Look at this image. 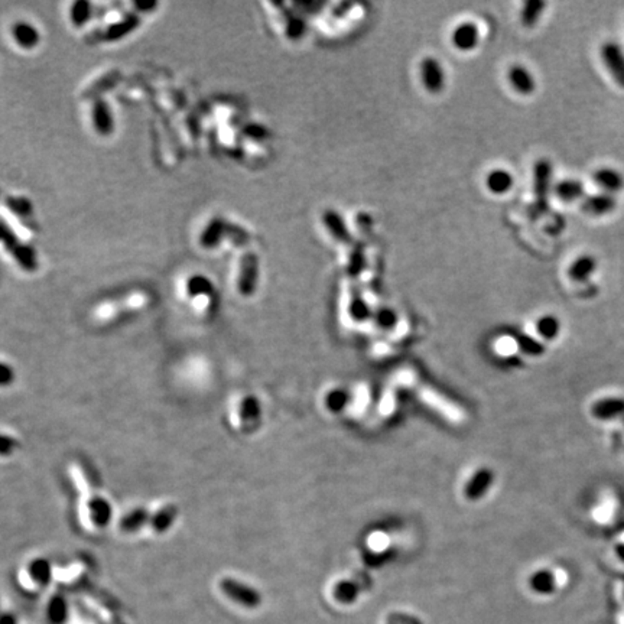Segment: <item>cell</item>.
<instances>
[{"instance_id":"6da1fadb","label":"cell","mask_w":624,"mask_h":624,"mask_svg":"<svg viewBox=\"0 0 624 624\" xmlns=\"http://www.w3.org/2000/svg\"><path fill=\"white\" fill-rule=\"evenodd\" d=\"M80 522L87 531L105 529L112 520L113 510L110 501L96 493L80 497Z\"/></svg>"},{"instance_id":"7a4b0ae2","label":"cell","mask_w":624,"mask_h":624,"mask_svg":"<svg viewBox=\"0 0 624 624\" xmlns=\"http://www.w3.org/2000/svg\"><path fill=\"white\" fill-rule=\"evenodd\" d=\"M411 382L415 386L418 396L422 399L427 404H429L431 408H434L438 412H441L448 420H451V422H454V424L464 422L465 412L463 409H460L457 404L449 402L447 398H444L438 392H435L429 386H425L416 380H411Z\"/></svg>"},{"instance_id":"3957f363","label":"cell","mask_w":624,"mask_h":624,"mask_svg":"<svg viewBox=\"0 0 624 624\" xmlns=\"http://www.w3.org/2000/svg\"><path fill=\"white\" fill-rule=\"evenodd\" d=\"M552 163L548 159L537 161L533 168V194L535 207L539 213H545L549 207V193L552 182Z\"/></svg>"},{"instance_id":"277c9868","label":"cell","mask_w":624,"mask_h":624,"mask_svg":"<svg viewBox=\"0 0 624 624\" xmlns=\"http://www.w3.org/2000/svg\"><path fill=\"white\" fill-rule=\"evenodd\" d=\"M222 593L246 609H258L262 604V596L256 588H253L244 582H240L234 578H224L220 582Z\"/></svg>"},{"instance_id":"5b68a950","label":"cell","mask_w":624,"mask_h":624,"mask_svg":"<svg viewBox=\"0 0 624 624\" xmlns=\"http://www.w3.org/2000/svg\"><path fill=\"white\" fill-rule=\"evenodd\" d=\"M601 60L605 65L607 71L614 78L621 89H624V51L623 48L614 42L609 41L601 45Z\"/></svg>"},{"instance_id":"8992f818","label":"cell","mask_w":624,"mask_h":624,"mask_svg":"<svg viewBox=\"0 0 624 624\" xmlns=\"http://www.w3.org/2000/svg\"><path fill=\"white\" fill-rule=\"evenodd\" d=\"M259 279V259L255 253L247 251L240 260V275H239V292L243 296H250L255 294Z\"/></svg>"},{"instance_id":"52a82bcc","label":"cell","mask_w":624,"mask_h":624,"mask_svg":"<svg viewBox=\"0 0 624 624\" xmlns=\"http://www.w3.org/2000/svg\"><path fill=\"white\" fill-rule=\"evenodd\" d=\"M0 240L5 243L8 250L25 271H35L37 259L33 256V251L26 246H21L18 239L15 238L13 233L3 223H0Z\"/></svg>"},{"instance_id":"ba28073f","label":"cell","mask_w":624,"mask_h":624,"mask_svg":"<svg viewBox=\"0 0 624 624\" xmlns=\"http://www.w3.org/2000/svg\"><path fill=\"white\" fill-rule=\"evenodd\" d=\"M259 418H260L259 402L255 398L246 396L240 399V402L238 403V408L234 409L231 419L234 425L242 427V429H247L256 427V424L259 422Z\"/></svg>"},{"instance_id":"9c48e42d","label":"cell","mask_w":624,"mask_h":624,"mask_svg":"<svg viewBox=\"0 0 624 624\" xmlns=\"http://www.w3.org/2000/svg\"><path fill=\"white\" fill-rule=\"evenodd\" d=\"M420 75H422V82L428 91L431 93H440L443 91L445 86V74L441 64L436 60L428 57L422 61L420 65Z\"/></svg>"},{"instance_id":"30bf717a","label":"cell","mask_w":624,"mask_h":624,"mask_svg":"<svg viewBox=\"0 0 624 624\" xmlns=\"http://www.w3.org/2000/svg\"><path fill=\"white\" fill-rule=\"evenodd\" d=\"M178 516V509L175 504H165L159 508L157 512L150 513L149 522H148V531L150 535H163L171 529V526L175 524V519Z\"/></svg>"},{"instance_id":"8fae6325","label":"cell","mask_w":624,"mask_h":624,"mask_svg":"<svg viewBox=\"0 0 624 624\" xmlns=\"http://www.w3.org/2000/svg\"><path fill=\"white\" fill-rule=\"evenodd\" d=\"M54 577V568L45 558H33L25 567V578L37 588L46 587Z\"/></svg>"},{"instance_id":"7c38bea8","label":"cell","mask_w":624,"mask_h":624,"mask_svg":"<svg viewBox=\"0 0 624 624\" xmlns=\"http://www.w3.org/2000/svg\"><path fill=\"white\" fill-rule=\"evenodd\" d=\"M617 207V198L613 194L607 193H598L588 195L582 199V211H585L589 215H607L616 210Z\"/></svg>"},{"instance_id":"4fadbf2b","label":"cell","mask_w":624,"mask_h":624,"mask_svg":"<svg viewBox=\"0 0 624 624\" xmlns=\"http://www.w3.org/2000/svg\"><path fill=\"white\" fill-rule=\"evenodd\" d=\"M594 182L607 194H616L624 188V177L616 168L603 166L594 172Z\"/></svg>"},{"instance_id":"5bb4252c","label":"cell","mask_w":624,"mask_h":624,"mask_svg":"<svg viewBox=\"0 0 624 624\" xmlns=\"http://www.w3.org/2000/svg\"><path fill=\"white\" fill-rule=\"evenodd\" d=\"M510 86L522 96H531L536 90V81L526 66L516 64L512 65L508 74Z\"/></svg>"},{"instance_id":"9a60e30c","label":"cell","mask_w":624,"mask_h":624,"mask_svg":"<svg viewBox=\"0 0 624 624\" xmlns=\"http://www.w3.org/2000/svg\"><path fill=\"white\" fill-rule=\"evenodd\" d=\"M591 413L600 420H612L621 416L624 418V398L600 399L591 407Z\"/></svg>"},{"instance_id":"2e32d148","label":"cell","mask_w":624,"mask_h":624,"mask_svg":"<svg viewBox=\"0 0 624 624\" xmlns=\"http://www.w3.org/2000/svg\"><path fill=\"white\" fill-rule=\"evenodd\" d=\"M480 41V32L474 24H463L455 28L452 33V44L460 51H471Z\"/></svg>"},{"instance_id":"e0dca14e","label":"cell","mask_w":624,"mask_h":624,"mask_svg":"<svg viewBox=\"0 0 624 624\" xmlns=\"http://www.w3.org/2000/svg\"><path fill=\"white\" fill-rule=\"evenodd\" d=\"M494 476L493 471L488 468H481L473 476L465 487V496L468 500H479L484 493H487L488 488L493 484Z\"/></svg>"},{"instance_id":"ac0fdd59","label":"cell","mask_w":624,"mask_h":624,"mask_svg":"<svg viewBox=\"0 0 624 624\" xmlns=\"http://www.w3.org/2000/svg\"><path fill=\"white\" fill-rule=\"evenodd\" d=\"M597 259L591 255H582L572 262L568 267V276L574 282H585L597 271Z\"/></svg>"},{"instance_id":"d6986e66","label":"cell","mask_w":624,"mask_h":624,"mask_svg":"<svg viewBox=\"0 0 624 624\" xmlns=\"http://www.w3.org/2000/svg\"><path fill=\"white\" fill-rule=\"evenodd\" d=\"M555 194L564 202H574L585 198V184L581 179L568 178L555 185Z\"/></svg>"},{"instance_id":"ffe728a7","label":"cell","mask_w":624,"mask_h":624,"mask_svg":"<svg viewBox=\"0 0 624 624\" xmlns=\"http://www.w3.org/2000/svg\"><path fill=\"white\" fill-rule=\"evenodd\" d=\"M323 223L326 224V227L328 229V231L331 233L334 239H337L341 243H346V244L351 243V240H353L351 234L343 220V217L339 213L332 211V210H327L323 214Z\"/></svg>"},{"instance_id":"44dd1931","label":"cell","mask_w":624,"mask_h":624,"mask_svg":"<svg viewBox=\"0 0 624 624\" xmlns=\"http://www.w3.org/2000/svg\"><path fill=\"white\" fill-rule=\"evenodd\" d=\"M150 517V512L146 510L145 508H136L133 509L132 512L126 513L121 522H119V529L123 533H134L138 532L139 529L148 526V522Z\"/></svg>"},{"instance_id":"7402d4cb","label":"cell","mask_w":624,"mask_h":624,"mask_svg":"<svg viewBox=\"0 0 624 624\" xmlns=\"http://www.w3.org/2000/svg\"><path fill=\"white\" fill-rule=\"evenodd\" d=\"M529 587L536 594H542V596L553 594L556 589V577L549 569L536 571L535 574L531 576V578H529Z\"/></svg>"},{"instance_id":"603a6c76","label":"cell","mask_w":624,"mask_h":624,"mask_svg":"<svg viewBox=\"0 0 624 624\" xmlns=\"http://www.w3.org/2000/svg\"><path fill=\"white\" fill-rule=\"evenodd\" d=\"M487 188L493 194L503 195L513 188L515 179L512 174L506 170H494L487 177Z\"/></svg>"},{"instance_id":"cb8c5ba5","label":"cell","mask_w":624,"mask_h":624,"mask_svg":"<svg viewBox=\"0 0 624 624\" xmlns=\"http://www.w3.org/2000/svg\"><path fill=\"white\" fill-rule=\"evenodd\" d=\"M139 24H141V19L136 15H133V13L127 15L126 18H123L121 22L112 25L105 32V39L106 41H119V39L125 38L127 33L136 29L139 26Z\"/></svg>"},{"instance_id":"d4e9b609","label":"cell","mask_w":624,"mask_h":624,"mask_svg":"<svg viewBox=\"0 0 624 624\" xmlns=\"http://www.w3.org/2000/svg\"><path fill=\"white\" fill-rule=\"evenodd\" d=\"M93 119L96 130L101 134H110L113 132L112 113L106 101L97 100L93 107Z\"/></svg>"},{"instance_id":"484cf974","label":"cell","mask_w":624,"mask_h":624,"mask_svg":"<svg viewBox=\"0 0 624 624\" xmlns=\"http://www.w3.org/2000/svg\"><path fill=\"white\" fill-rule=\"evenodd\" d=\"M226 229H227V223L223 220V218L215 217L201 235L202 247L213 249V247L218 246L222 238L226 234Z\"/></svg>"},{"instance_id":"4316f807","label":"cell","mask_w":624,"mask_h":624,"mask_svg":"<svg viewBox=\"0 0 624 624\" xmlns=\"http://www.w3.org/2000/svg\"><path fill=\"white\" fill-rule=\"evenodd\" d=\"M45 612L51 624H64L65 620L69 618V603L62 596L55 594L48 601Z\"/></svg>"},{"instance_id":"83f0119b","label":"cell","mask_w":624,"mask_h":624,"mask_svg":"<svg viewBox=\"0 0 624 624\" xmlns=\"http://www.w3.org/2000/svg\"><path fill=\"white\" fill-rule=\"evenodd\" d=\"M13 37L22 48L30 49L39 42V32L26 22H18L13 26Z\"/></svg>"},{"instance_id":"f1b7e54d","label":"cell","mask_w":624,"mask_h":624,"mask_svg":"<svg viewBox=\"0 0 624 624\" xmlns=\"http://www.w3.org/2000/svg\"><path fill=\"white\" fill-rule=\"evenodd\" d=\"M546 8V3L542 0H529L525 3L520 13V22L525 28H533Z\"/></svg>"},{"instance_id":"f546056e","label":"cell","mask_w":624,"mask_h":624,"mask_svg":"<svg viewBox=\"0 0 624 624\" xmlns=\"http://www.w3.org/2000/svg\"><path fill=\"white\" fill-rule=\"evenodd\" d=\"M536 331L544 340H555L561 332V321L555 315H544L537 319Z\"/></svg>"},{"instance_id":"4dcf8cb0","label":"cell","mask_w":624,"mask_h":624,"mask_svg":"<svg viewBox=\"0 0 624 624\" xmlns=\"http://www.w3.org/2000/svg\"><path fill=\"white\" fill-rule=\"evenodd\" d=\"M213 283L202 275L193 276L187 283V294L190 298H201L213 295Z\"/></svg>"},{"instance_id":"1f68e13d","label":"cell","mask_w":624,"mask_h":624,"mask_svg":"<svg viewBox=\"0 0 624 624\" xmlns=\"http://www.w3.org/2000/svg\"><path fill=\"white\" fill-rule=\"evenodd\" d=\"M70 474H71V479H73V481L75 484V488L80 493V497L89 496V494L94 493L93 484H91V481H90L86 471L82 470V467H80L78 464H73L71 468H70Z\"/></svg>"},{"instance_id":"d6a6232c","label":"cell","mask_w":624,"mask_h":624,"mask_svg":"<svg viewBox=\"0 0 624 624\" xmlns=\"http://www.w3.org/2000/svg\"><path fill=\"white\" fill-rule=\"evenodd\" d=\"M516 343L519 348L525 354H528V356H542L545 353V346L541 341L533 339L532 335L520 334L516 337Z\"/></svg>"},{"instance_id":"836d02e7","label":"cell","mask_w":624,"mask_h":624,"mask_svg":"<svg viewBox=\"0 0 624 624\" xmlns=\"http://www.w3.org/2000/svg\"><path fill=\"white\" fill-rule=\"evenodd\" d=\"M121 73L119 71H112V73H109L107 75H105L103 78H100L94 86H91V89L87 91V94H86V97H96V96H100L101 93H105V91H107V90H110V89H113L117 82H119V80H121Z\"/></svg>"},{"instance_id":"e575fe53","label":"cell","mask_w":624,"mask_h":624,"mask_svg":"<svg viewBox=\"0 0 624 624\" xmlns=\"http://www.w3.org/2000/svg\"><path fill=\"white\" fill-rule=\"evenodd\" d=\"M366 265V255H364V247L362 244H357L356 247L353 249L351 255L348 258V265H347V272L350 276H357L362 274V271L364 269Z\"/></svg>"},{"instance_id":"d590c367","label":"cell","mask_w":624,"mask_h":624,"mask_svg":"<svg viewBox=\"0 0 624 624\" xmlns=\"http://www.w3.org/2000/svg\"><path fill=\"white\" fill-rule=\"evenodd\" d=\"M91 16V6L89 2H75L71 8V19L75 26H82Z\"/></svg>"},{"instance_id":"8d00e7d4","label":"cell","mask_w":624,"mask_h":624,"mask_svg":"<svg viewBox=\"0 0 624 624\" xmlns=\"http://www.w3.org/2000/svg\"><path fill=\"white\" fill-rule=\"evenodd\" d=\"M19 447L18 438L0 432V457H10Z\"/></svg>"},{"instance_id":"74e56055","label":"cell","mask_w":624,"mask_h":624,"mask_svg":"<svg viewBox=\"0 0 624 624\" xmlns=\"http://www.w3.org/2000/svg\"><path fill=\"white\" fill-rule=\"evenodd\" d=\"M368 307L367 303L363 301V298H360L359 295H354L351 298V303H350V315L354 319H359V321H363L368 317Z\"/></svg>"},{"instance_id":"f35d334b","label":"cell","mask_w":624,"mask_h":624,"mask_svg":"<svg viewBox=\"0 0 624 624\" xmlns=\"http://www.w3.org/2000/svg\"><path fill=\"white\" fill-rule=\"evenodd\" d=\"M15 377V368L9 363L0 360V387H9L13 384Z\"/></svg>"},{"instance_id":"ab89813d","label":"cell","mask_w":624,"mask_h":624,"mask_svg":"<svg viewBox=\"0 0 624 624\" xmlns=\"http://www.w3.org/2000/svg\"><path fill=\"white\" fill-rule=\"evenodd\" d=\"M8 206L10 207L12 211L19 215H28L32 211L30 202L26 198H9Z\"/></svg>"},{"instance_id":"60d3db41","label":"cell","mask_w":624,"mask_h":624,"mask_svg":"<svg viewBox=\"0 0 624 624\" xmlns=\"http://www.w3.org/2000/svg\"><path fill=\"white\" fill-rule=\"evenodd\" d=\"M226 234H229L230 238L234 240V243L239 244V246L246 244L247 240H249V234L242 227L235 226V224H227Z\"/></svg>"},{"instance_id":"b9f144b4","label":"cell","mask_w":624,"mask_h":624,"mask_svg":"<svg viewBox=\"0 0 624 624\" xmlns=\"http://www.w3.org/2000/svg\"><path fill=\"white\" fill-rule=\"evenodd\" d=\"M335 594H337V597H339L340 600H343L346 603V601H350V600L354 598V596L357 594V589H356V587H353L350 582H343V584H340L339 587H337Z\"/></svg>"},{"instance_id":"7bdbcfd3","label":"cell","mask_w":624,"mask_h":624,"mask_svg":"<svg viewBox=\"0 0 624 624\" xmlns=\"http://www.w3.org/2000/svg\"><path fill=\"white\" fill-rule=\"evenodd\" d=\"M377 324L380 327H383V328H391V327H393L396 324V315L392 311H389V310L379 311V314H377Z\"/></svg>"},{"instance_id":"ee69618b","label":"cell","mask_w":624,"mask_h":624,"mask_svg":"<svg viewBox=\"0 0 624 624\" xmlns=\"http://www.w3.org/2000/svg\"><path fill=\"white\" fill-rule=\"evenodd\" d=\"M303 30H305V24H303V21H301V19H292V21L289 22L288 30H286V32H288V37H289L291 39H298V38L302 37Z\"/></svg>"},{"instance_id":"f6af8a7d","label":"cell","mask_w":624,"mask_h":624,"mask_svg":"<svg viewBox=\"0 0 624 624\" xmlns=\"http://www.w3.org/2000/svg\"><path fill=\"white\" fill-rule=\"evenodd\" d=\"M344 402H346V396L343 392H332L328 396V407L334 411L341 409L344 407Z\"/></svg>"},{"instance_id":"bcb514c9","label":"cell","mask_w":624,"mask_h":624,"mask_svg":"<svg viewBox=\"0 0 624 624\" xmlns=\"http://www.w3.org/2000/svg\"><path fill=\"white\" fill-rule=\"evenodd\" d=\"M244 132H246V134H249V136L255 138V139H262L267 134V132L262 126H258V125H249L244 129Z\"/></svg>"},{"instance_id":"7dc6e473","label":"cell","mask_w":624,"mask_h":624,"mask_svg":"<svg viewBox=\"0 0 624 624\" xmlns=\"http://www.w3.org/2000/svg\"><path fill=\"white\" fill-rule=\"evenodd\" d=\"M158 6L157 2H148V3H142V2H136L134 3V8H136L139 12H149L152 9H155Z\"/></svg>"},{"instance_id":"c3c4849f","label":"cell","mask_w":624,"mask_h":624,"mask_svg":"<svg viewBox=\"0 0 624 624\" xmlns=\"http://www.w3.org/2000/svg\"><path fill=\"white\" fill-rule=\"evenodd\" d=\"M0 624H18V620L12 613L0 614Z\"/></svg>"},{"instance_id":"681fc988","label":"cell","mask_w":624,"mask_h":624,"mask_svg":"<svg viewBox=\"0 0 624 624\" xmlns=\"http://www.w3.org/2000/svg\"><path fill=\"white\" fill-rule=\"evenodd\" d=\"M614 551H616V555L618 556V560L624 562V544H618V545H616Z\"/></svg>"},{"instance_id":"f907efd6","label":"cell","mask_w":624,"mask_h":624,"mask_svg":"<svg viewBox=\"0 0 624 624\" xmlns=\"http://www.w3.org/2000/svg\"><path fill=\"white\" fill-rule=\"evenodd\" d=\"M623 420H624V418H623Z\"/></svg>"}]
</instances>
